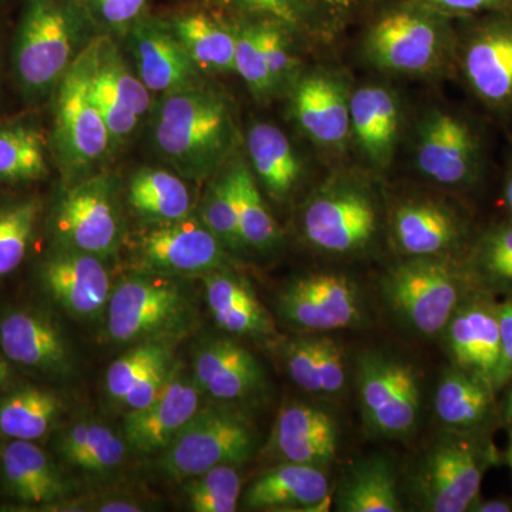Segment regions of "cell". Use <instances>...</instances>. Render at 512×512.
Masks as SVG:
<instances>
[{
    "instance_id": "obj_32",
    "label": "cell",
    "mask_w": 512,
    "mask_h": 512,
    "mask_svg": "<svg viewBox=\"0 0 512 512\" xmlns=\"http://www.w3.org/2000/svg\"><path fill=\"white\" fill-rule=\"evenodd\" d=\"M335 510L402 512V495L392 460L386 456H372L350 467L336 491Z\"/></svg>"
},
{
    "instance_id": "obj_46",
    "label": "cell",
    "mask_w": 512,
    "mask_h": 512,
    "mask_svg": "<svg viewBox=\"0 0 512 512\" xmlns=\"http://www.w3.org/2000/svg\"><path fill=\"white\" fill-rule=\"evenodd\" d=\"M234 72L247 83L255 96L265 97L274 92L275 86L262 52L258 26H249L237 32Z\"/></svg>"
},
{
    "instance_id": "obj_23",
    "label": "cell",
    "mask_w": 512,
    "mask_h": 512,
    "mask_svg": "<svg viewBox=\"0 0 512 512\" xmlns=\"http://www.w3.org/2000/svg\"><path fill=\"white\" fill-rule=\"evenodd\" d=\"M394 242L410 258L450 256L466 247L467 222L450 208L431 201L400 205L393 214Z\"/></svg>"
},
{
    "instance_id": "obj_3",
    "label": "cell",
    "mask_w": 512,
    "mask_h": 512,
    "mask_svg": "<svg viewBox=\"0 0 512 512\" xmlns=\"http://www.w3.org/2000/svg\"><path fill=\"white\" fill-rule=\"evenodd\" d=\"M382 296L399 322L421 338H440L468 296L478 291L463 258H410L382 279Z\"/></svg>"
},
{
    "instance_id": "obj_55",
    "label": "cell",
    "mask_w": 512,
    "mask_h": 512,
    "mask_svg": "<svg viewBox=\"0 0 512 512\" xmlns=\"http://www.w3.org/2000/svg\"><path fill=\"white\" fill-rule=\"evenodd\" d=\"M508 433V441H507V448H505L504 454H503V461L505 464H507L508 468H510L511 471V477H512V424L511 426H508L507 429Z\"/></svg>"
},
{
    "instance_id": "obj_6",
    "label": "cell",
    "mask_w": 512,
    "mask_h": 512,
    "mask_svg": "<svg viewBox=\"0 0 512 512\" xmlns=\"http://www.w3.org/2000/svg\"><path fill=\"white\" fill-rule=\"evenodd\" d=\"M258 431L251 419L228 403L202 406L170 446L158 454L165 477L188 480L218 466L248 463L258 450Z\"/></svg>"
},
{
    "instance_id": "obj_54",
    "label": "cell",
    "mask_w": 512,
    "mask_h": 512,
    "mask_svg": "<svg viewBox=\"0 0 512 512\" xmlns=\"http://www.w3.org/2000/svg\"><path fill=\"white\" fill-rule=\"evenodd\" d=\"M10 375H12V362L0 353V387L8 382Z\"/></svg>"
},
{
    "instance_id": "obj_41",
    "label": "cell",
    "mask_w": 512,
    "mask_h": 512,
    "mask_svg": "<svg viewBox=\"0 0 512 512\" xmlns=\"http://www.w3.org/2000/svg\"><path fill=\"white\" fill-rule=\"evenodd\" d=\"M170 362H174L171 342H141L131 346L107 369L106 393L110 402L120 407L128 394L154 370Z\"/></svg>"
},
{
    "instance_id": "obj_50",
    "label": "cell",
    "mask_w": 512,
    "mask_h": 512,
    "mask_svg": "<svg viewBox=\"0 0 512 512\" xmlns=\"http://www.w3.org/2000/svg\"><path fill=\"white\" fill-rule=\"evenodd\" d=\"M440 8L456 13H477L483 10L503 9L510 6L512 0H433Z\"/></svg>"
},
{
    "instance_id": "obj_18",
    "label": "cell",
    "mask_w": 512,
    "mask_h": 512,
    "mask_svg": "<svg viewBox=\"0 0 512 512\" xmlns=\"http://www.w3.org/2000/svg\"><path fill=\"white\" fill-rule=\"evenodd\" d=\"M134 70L153 96L201 83L200 69L175 36L170 23L144 18L126 35Z\"/></svg>"
},
{
    "instance_id": "obj_44",
    "label": "cell",
    "mask_w": 512,
    "mask_h": 512,
    "mask_svg": "<svg viewBox=\"0 0 512 512\" xmlns=\"http://www.w3.org/2000/svg\"><path fill=\"white\" fill-rule=\"evenodd\" d=\"M198 218L218 238L229 254H241L247 249L239 229L237 208L227 171L222 170L217 178L211 181L202 198Z\"/></svg>"
},
{
    "instance_id": "obj_5",
    "label": "cell",
    "mask_w": 512,
    "mask_h": 512,
    "mask_svg": "<svg viewBox=\"0 0 512 512\" xmlns=\"http://www.w3.org/2000/svg\"><path fill=\"white\" fill-rule=\"evenodd\" d=\"M104 318L120 345L173 342L192 325L194 301L177 276L137 271L114 284Z\"/></svg>"
},
{
    "instance_id": "obj_2",
    "label": "cell",
    "mask_w": 512,
    "mask_h": 512,
    "mask_svg": "<svg viewBox=\"0 0 512 512\" xmlns=\"http://www.w3.org/2000/svg\"><path fill=\"white\" fill-rule=\"evenodd\" d=\"M87 20L80 0H29L13 52L20 89L29 99L55 94L87 45H83Z\"/></svg>"
},
{
    "instance_id": "obj_53",
    "label": "cell",
    "mask_w": 512,
    "mask_h": 512,
    "mask_svg": "<svg viewBox=\"0 0 512 512\" xmlns=\"http://www.w3.org/2000/svg\"><path fill=\"white\" fill-rule=\"evenodd\" d=\"M504 202L508 214H510V220L512 221V163L510 167H508L507 174H505Z\"/></svg>"
},
{
    "instance_id": "obj_28",
    "label": "cell",
    "mask_w": 512,
    "mask_h": 512,
    "mask_svg": "<svg viewBox=\"0 0 512 512\" xmlns=\"http://www.w3.org/2000/svg\"><path fill=\"white\" fill-rule=\"evenodd\" d=\"M208 309L218 328L235 336L272 338L275 322L247 279L231 268L202 276Z\"/></svg>"
},
{
    "instance_id": "obj_37",
    "label": "cell",
    "mask_w": 512,
    "mask_h": 512,
    "mask_svg": "<svg viewBox=\"0 0 512 512\" xmlns=\"http://www.w3.org/2000/svg\"><path fill=\"white\" fill-rule=\"evenodd\" d=\"M63 404L59 394L43 387L15 390L0 400V434L12 440L43 439L55 427Z\"/></svg>"
},
{
    "instance_id": "obj_39",
    "label": "cell",
    "mask_w": 512,
    "mask_h": 512,
    "mask_svg": "<svg viewBox=\"0 0 512 512\" xmlns=\"http://www.w3.org/2000/svg\"><path fill=\"white\" fill-rule=\"evenodd\" d=\"M225 171L231 185L245 247L258 252L272 251L278 245L281 232L262 198L254 175L242 160L234 161Z\"/></svg>"
},
{
    "instance_id": "obj_21",
    "label": "cell",
    "mask_w": 512,
    "mask_h": 512,
    "mask_svg": "<svg viewBox=\"0 0 512 512\" xmlns=\"http://www.w3.org/2000/svg\"><path fill=\"white\" fill-rule=\"evenodd\" d=\"M192 377L204 396L214 402L234 403L261 392L264 366L237 340L211 338L200 343L192 359Z\"/></svg>"
},
{
    "instance_id": "obj_11",
    "label": "cell",
    "mask_w": 512,
    "mask_h": 512,
    "mask_svg": "<svg viewBox=\"0 0 512 512\" xmlns=\"http://www.w3.org/2000/svg\"><path fill=\"white\" fill-rule=\"evenodd\" d=\"M138 271L177 276H204L229 268V252L198 215L147 224L131 242Z\"/></svg>"
},
{
    "instance_id": "obj_27",
    "label": "cell",
    "mask_w": 512,
    "mask_h": 512,
    "mask_svg": "<svg viewBox=\"0 0 512 512\" xmlns=\"http://www.w3.org/2000/svg\"><path fill=\"white\" fill-rule=\"evenodd\" d=\"M3 483L22 503L62 504L74 494L72 481L35 441L12 440L0 457Z\"/></svg>"
},
{
    "instance_id": "obj_34",
    "label": "cell",
    "mask_w": 512,
    "mask_h": 512,
    "mask_svg": "<svg viewBox=\"0 0 512 512\" xmlns=\"http://www.w3.org/2000/svg\"><path fill=\"white\" fill-rule=\"evenodd\" d=\"M350 126L367 156L386 163L396 143L399 114L392 94L382 87H362L349 101Z\"/></svg>"
},
{
    "instance_id": "obj_52",
    "label": "cell",
    "mask_w": 512,
    "mask_h": 512,
    "mask_svg": "<svg viewBox=\"0 0 512 512\" xmlns=\"http://www.w3.org/2000/svg\"><path fill=\"white\" fill-rule=\"evenodd\" d=\"M498 424L503 429L512 424V380L498 393Z\"/></svg>"
},
{
    "instance_id": "obj_48",
    "label": "cell",
    "mask_w": 512,
    "mask_h": 512,
    "mask_svg": "<svg viewBox=\"0 0 512 512\" xmlns=\"http://www.w3.org/2000/svg\"><path fill=\"white\" fill-rule=\"evenodd\" d=\"M259 40L264 52L266 66L271 74L275 89L285 82L291 73L292 57L284 33L274 26H258Z\"/></svg>"
},
{
    "instance_id": "obj_47",
    "label": "cell",
    "mask_w": 512,
    "mask_h": 512,
    "mask_svg": "<svg viewBox=\"0 0 512 512\" xmlns=\"http://www.w3.org/2000/svg\"><path fill=\"white\" fill-rule=\"evenodd\" d=\"M148 2L150 0H80L90 20L110 35L124 36L146 18Z\"/></svg>"
},
{
    "instance_id": "obj_31",
    "label": "cell",
    "mask_w": 512,
    "mask_h": 512,
    "mask_svg": "<svg viewBox=\"0 0 512 512\" xmlns=\"http://www.w3.org/2000/svg\"><path fill=\"white\" fill-rule=\"evenodd\" d=\"M342 84L332 77H305L293 93V111L299 126L316 143L333 146L348 136L350 107Z\"/></svg>"
},
{
    "instance_id": "obj_38",
    "label": "cell",
    "mask_w": 512,
    "mask_h": 512,
    "mask_svg": "<svg viewBox=\"0 0 512 512\" xmlns=\"http://www.w3.org/2000/svg\"><path fill=\"white\" fill-rule=\"evenodd\" d=\"M463 261L478 291L497 298L512 293V221L481 232Z\"/></svg>"
},
{
    "instance_id": "obj_25",
    "label": "cell",
    "mask_w": 512,
    "mask_h": 512,
    "mask_svg": "<svg viewBox=\"0 0 512 512\" xmlns=\"http://www.w3.org/2000/svg\"><path fill=\"white\" fill-rule=\"evenodd\" d=\"M437 420L443 430L493 434L498 424V393L483 377L450 365L437 384Z\"/></svg>"
},
{
    "instance_id": "obj_17",
    "label": "cell",
    "mask_w": 512,
    "mask_h": 512,
    "mask_svg": "<svg viewBox=\"0 0 512 512\" xmlns=\"http://www.w3.org/2000/svg\"><path fill=\"white\" fill-rule=\"evenodd\" d=\"M417 164L437 184L470 187L480 178V138L460 117L436 113L421 131Z\"/></svg>"
},
{
    "instance_id": "obj_16",
    "label": "cell",
    "mask_w": 512,
    "mask_h": 512,
    "mask_svg": "<svg viewBox=\"0 0 512 512\" xmlns=\"http://www.w3.org/2000/svg\"><path fill=\"white\" fill-rule=\"evenodd\" d=\"M40 279L50 298L74 319L106 316L114 284L107 261L99 256L59 248L43 262Z\"/></svg>"
},
{
    "instance_id": "obj_40",
    "label": "cell",
    "mask_w": 512,
    "mask_h": 512,
    "mask_svg": "<svg viewBox=\"0 0 512 512\" xmlns=\"http://www.w3.org/2000/svg\"><path fill=\"white\" fill-rule=\"evenodd\" d=\"M47 175L43 134L26 124L0 128V183L43 180Z\"/></svg>"
},
{
    "instance_id": "obj_29",
    "label": "cell",
    "mask_w": 512,
    "mask_h": 512,
    "mask_svg": "<svg viewBox=\"0 0 512 512\" xmlns=\"http://www.w3.org/2000/svg\"><path fill=\"white\" fill-rule=\"evenodd\" d=\"M286 372L296 386L320 397H335L348 384L345 346L326 333H308L282 346Z\"/></svg>"
},
{
    "instance_id": "obj_1",
    "label": "cell",
    "mask_w": 512,
    "mask_h": 512,
    "mask_svg": "<svg viewBox=\"0 0 512 512\" xmlns=\"http://www.w3.org/2000/svg\"><path fill=\"white\" fill-rule=\"evenodd\" d=\"M151 117L154 153L185 180H208L220 171L234 146L231 104L205 84L158 97Z\"/></svg>"
},
{
    "instance_id": "obj_20",
    "label": "cell",
    "mask_w": 512,
    "mask_h": 512,
    "mask_svg": "<svg viewBox=\"0 0 512 512\" xmlns=\"http://www.w3.org/2000/svg\"><path fill=\"white\" fill-rule=\"evenodd\" d=\"M463 72L474 94L498 111H512V18L493 19L468 36Z\"/></svg>"
},
{
    "instance_id": "obj_51",
    "label": "cell",
    "mask_w": 512,
    "mask_h": 512,
    "mask_svg": "<svg viewBox=\"0 0 512 512\" xmlns=\"http://www.w3.org/2000/svg\"><path fill=\"white\" fill-rule=\"evenodd\" d=\"M468 512H512V497L485 498L480 497L471 505Z\"/></svg>"
},
{
    "instance_id": "obj_45",
    "label": "cell",
    "mask_w": 512,
    "mask_h": 512,
    "mask_svg": "<svg viewBox=\"0 0 512 512\" xmlns=\"http://www.w3.org/2000/svg\"><path fill=\"white\" fill-rule=\"evenodd\" d=\"M215 5L225 8L247 10L262 13L282 22H301L309 16L322 12H338L349 8L355 0H210Z\"/></svg>"
},
{
    "instance_id": "obj_43",
    "label": "cell",
    "mask_w": 512,
    "mask_h": 512,
    "mask_svg": "<svg viewBox=\"0 0 512 512\" xmlns=\"http://www.w3.org/2000/svg\"><path fill=\"white\" fill-rule=\"evenodd\" d=\"M42 204L35 198L0 210V278L12 274L25 259Z\"/></svg>"
},
{
    "instance_id": "obj_14",
    "label": "cell",
    "mask_w": 512,
    "mask_h": 512,
    "mask_svg": "<svg viewBox=\"0 0 512 512\" xmlns=\"http://www.w3.org/2000/svg\"><path fill=\"white\" fill-rule=\"evenodd\" d=\"M497 296L474 291L458 306L443 335L451 365L483 377L498 393L501 339Z\"/></svg>"
},
{
    "instance_id": "obj_33",
    "label": "cell",
    "mask_w": 512,
    "mask_h": 512,
    "mask_svg": "<svg viewBox=\"0 0 512 512\" xmlns=\"http://www.w3.org/2000/svg\"><path fill=\"white\" fill-rule=\"evenodd\" d=\"M127 202L147 224L184 220L194 215V201L185 178L165 168L144 167L131 175Z\"/></svg>"
},
{
    "instance_id": "obj_10",
    "label": "cell",
    "mask_w": 512,
    "mask_h": 512,
    "mask_svg": "<svg viewBox=\"0 0 512 512\" xmlns=\"http://www.w3.org/2000/svg\"><path fill=\"white\" fill-rule=\"evenodd\" d=\"M90 86L113 148L124 147L153 110V94L127 62L111 35L94 37L86 45Z\"/></svg>"
},
{
    "instance_id": "obj_12",
    "label": "cell",
    "mask_w": 512,
    "mask_h": 512,
    "mask_svg": "<svg viewBox=\"0 0 512 512\" xmlns=\"http://www.w3.org/2000/svg\"><path fill=\"white\" fill-rule=\"evenodd\" d=\"M306 241L325 254L346 256L365 251L379 231V211L367 192L353 187L316 194L302 215Z\"/></svg>"
},
{
    "instance_id": "obj_7",
    "label": "cell",
    "mask_w": 512,
    "mask_h": 512,
    "mask_svg": "<svg viewBox=\"0 0 512 512\" xmlns=\"http://www.w3.org/2000/svg\"><path fill=\"white\" fill-rule=\"evenodd\" d=\"M53 150L67 183L93 174L114 151L109 128L93 99L86 47L55 92Z\"/></svg>"
},
{
    "instance_id": "obj_30",
    "label": "cell",
    "mask_w": 512,
    "mask_h": 512,
    "mask_svg": "<svg viewBox=\"0 0 512 512\" xmlns=\"http://www.w3.org/2000/svg\"><path fill=\"white\" fill-rule=\"evenodd\" d=\"M55 450L67 466L103 478L113 476L123 466L131 448L124 436L103 421L83 419L59 431Z\"/></svg>"
},
{
    "instance_id": "obj_24",
    "label": "cell",
    "mask_w": 512,
    "mask_h": 512,
    "mask_svg": "<svg viewBox=\"0 0 512 512\" xmlns=\"http://www.w3.org/2000/svg\"><path fill=\"white\" fill-rule=\"evenodd\" d=\"M0 349L15 365L49 375H67L72 370V352L62 330L42 313H8L0 320Z\"/></svg>"
},
{
    "instance_id": "obj_35",
    "label": "cell",
    "mask_w": 512,
    "mask_h": 512,
    "mask_svg": "<svg viewBox=\"0 0 512 512\" xmlns=\"http://www.w3.org/2000/svg\"><path fill=\"white\" fill-rule=\"evenodd\" d=\"M168 23L200 72H234L237 32L202 12L181 13Z\"/></svg>"
},
{
    "instance_id": "obj_15",
    "label": "cell",
    "mask_w": 512,
    "mask_h": 512,
    "mask_svg": "<svg viewBox=\"0 0 512 512\" xmlns=\"http://www.w3.org/2000/svg\"><path fill=\"white\" fill-rule=\"evenodd\" d=\"M201 392L192 375L175 366L171 379L143 409L124 413L123 436L131 450L158 456L201 409Z\"/></svg>"
},
{
    "instance_id": "obj_36",
    "label": "cell",
    "mask_w": 512,
    "mask_h": 512,
    "mask_svg": "<svg viewBox=\"0 0 512 512\" xmlns=\"http://www.w3.org/2000/svg\"><path fill=\"white\" fill-rule=\"evenodd\" d=\"M247 146L252 167L269 194L279 200L288 197L301 177L288 137L274 124L256 123L249 128Z\"/></svg>"
},
{
    "instance_id": "obj_9",
    "label": "cell",
    "mask_w": 512,
    "mask_h": 512,
    "mask_svg": "<svg viewBox=\"0 0 512 512\" xmlns=\"http://www.w3.org/2000/svg\"><path fill=\"white\" fill-rule=\"evenodd\" d=\"M357 393L367 430L399 439L416 430L421 386L416 369L400 357L367 352L357 360Z\"/></svg>"
},
{
    "instance_id": "obj_22",
    "label": "cell",
    "mask_w": 512,
    "mask_h": 512,
    "mask_svg": "<svg viewBox=\"0 0 512 512\" xmlns=\"http://www.w3.org/2000/svg\"><path fill=\"white\" fill-rule=\"evenodd\" d=\"M325 471L282 461L264 471L242 491V505L255 511H329L332 498Z\"/></svg>"
},
{
    "instance_id": "obj_8",
    "label": "cell",
    "mask_w": 512,
    "mask_h": 512,
    "mask_svg": "<svg viewBox=\"0 0 512 512\" xmlns=\"http://www.w3.org/2000/svg\"><path fill=\"white\" fill-rule=\"evenodd\" d=\"M52 224L59 248L107 262L116 258L126 241L117 178L93 173L69 183L57 201Z\"/></svg>"
},
{
    "instance_id": "obj_19",
    "label": "cell",
    "mask_w": 512,
    "mask_h": 512,
    "mask_svg": "<svg viewBox=\"0 0 512 512\" xmlns=\"http://www.w3.org/2000/svg\"><path fill=\"white\" fill-rule=\"evenodd\" d=\"M269 444L285 463L326 470L338 457L339 423L328 410L296 400L279 410Z\"/></svg>"
},
{
    "instance_id": "obj_49",
    "label": "cell",
    "mask_w": 512,
    "mask_h": 512,
    "mask_svg": "<svg viewBox=\"0 0 512 512\" xmlns=\"http://www.w3.org/2000/svg\"><path fill=\"white\" fill-rule=\"evenodd\" d=\"M498 326L501 339V370L498 377V393L512 380V293L498 299Z\"/></svg>"
},
{
    "instance_id": "obj_4",
    "label": "cell",
    "mask_w": 512,
    "mask_h": 512,
    "mask_svg": "<svg viewBox=\"0 0 512 512\" xmlns=\"http://www.w3.org/2000/svg\"><path fill=\"white\" fill-rule=\"evenodd\" d=\"M501 460L493 434L443 430L414 467V503L421 511L468 512L481 497L485 474Z\"/></svg>"
},
{
    "instance_id": "obj_42",
    "label": "cell",
    "mask_w": 512,
    "mask_h": 512,
    "mask_svg": "<svg viewBox=\"0 0 512 512\" xmlns=\"http://www.w3.org/2000/svg\"><path fill=\"white\" fill-rule=\"evenodd\" d=\"M184 497L195 512H234L242 495L238 467L218 466L183 481Z\"/></svg>"
},
{
    "instance_id": "obj_26",
    "label": "cell",
    "mask_w": 512,
    "mask_h": 512,
    "mask_svg": "<svg viewBox=\"0 0 512 512\" xmlns=\"http://www.w3.org/2000/svg\"><path fill=\"white\" fill-rule=\"evenodd\" d=\"M375 63L397 73H420L429 69L440 53L437 29L412 13H394L380 20L367 42Z\"/></svg>"
},
{
    "instance_id": "obj_13",
    "label": "cell",
    "mask_w": 512,
    "mask_h": 512,
    "mask_svg": "<svg viewBox=\"0 0 512 512\" xmlns=\"http://www.w3.org/2000/svg\"><path fill=\"white\" fill-rule=\"evenodd\" d=\"M279 315L305 333H329L355 328L365 315L363 295L355 281L340 274H311L282 289Z\"/></svg>"
}]
</instances>
